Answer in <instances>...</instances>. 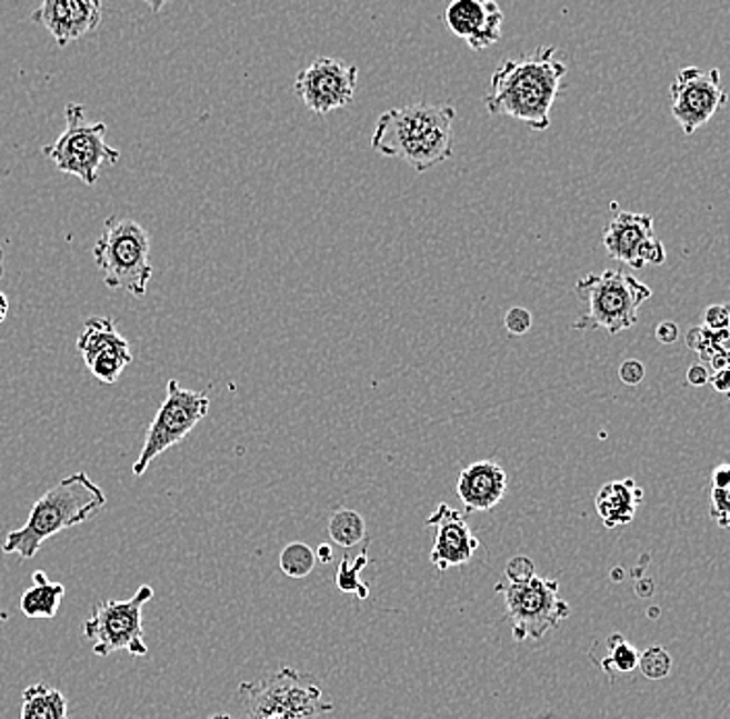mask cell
<instances>
[{"mask_svg": "<svg viewBox=\"0 0 730 719\" xmlns=\"http://www.w3.org/2000/svg\"><path fill=\"white\" fill-rule=\"evenodd\" d=\"M564 76L567 64L559 61L557 47H538L531 54L498 67L483 107L494 117H509L533 131H546Z\"/></svg>", "mask_w": 730, "mask_h": 719, "instance_id": "obj_1", "label": "cell"}, {"mask_svg": "<svg viewBox=\"0 0 730 719\" xmlns=\"http://www.w3.org/2000/svg\"><path fill=\"white\" fill-rule=\"evenodd\" d=\"M454 117L449 104L390 108L376 123L372 148L387 158H401L418 172L434 169L452 156Z\"/></svg>", "mask_w": 730, "mask_h": 719, "instance_id": "obj_2", "label": "cell"}, {"mask_svg": "<svg viewBox=\"0 0 730 719\" xmlns=\"http://www.w3.org/2000/svg\"><path fill=\"white\" fill-rule=\"evenodd\" d=\"M107 506V493L90 475L79 471L59 481L33 505L28 522L2 541L4 553L31 560L50 537L73 529L96 517Z\"/></svg>", "mask_w": 730, "mask_h": 719, "instance_id": "obj_3", "label": "cell"}, {"mask_svg": "<svg viewBox=\"0 0 730 719\" xmlns=\"http://www.w3.org/2000/svg\"><path fill=\"white\" fill-rule=\"evenodd\" d=\"M576 292L586 301L588 311L579 316L573 328L579 332L607 330L610 337L633 328L639 320V309L653 294L636 276L612 268L579 278Z\"/></svg>", "mask_w": 730, "mask_h": 719, "instance_id": "obj_4", "label": "cell"}, {"mask_svg": "<svg viewBox=\"0 0 730 719\" xmlns=\"http://www.w3.org/2000/svg\"><path fill=\"white\" fill-rule=\"evenodd\" d=\"M150 232L131 218L110 216L93 246V260L109 289L146 297L152 278Z\"/></svg>", "mask_w": 730, "mask_h": 719, "instance_id": "obj_5", "label": "cell"}, {"mask_svg": "<svg viewBox=\"0 0 730 719\" xmlns=\"http://www.w3.org/2000/svg\"><path fill=\"white\" fill-rule=\"evenodd\" d=\"M239 697L249 719H318L332 711L316 678L289 666L260 682H243Z\"/></svg>", "mask_w": 730, "mask_h": 719, "instance_id": "obj_6", "label": "cell"}, {"mask_svg": "<svg viewBox=\"0 0 730 719\" xmlns=\"http://www.w3.org/2000/svg\"><path fill=\"white\" fill-rule=\"evenodd\" d=\"M497 591L502 593L507 618L513 622V639L519 643L542 641L571 616L557 579L533 575L526 581L500 582Z\"/></svg>", "mask_w": 730, "mask_h": 719, "instance_id": "obj_7", "label": "cell"}, {"mask_svg": "<svg viewBox=\"0 0 730 719\" xmlns=\"http://www.w3.org/2000/svg\"><path fill=\"white\" fill-rule=\"evenodd\" d=\"M154 597L150 585H141L129 599H107L93 606L92 616L83 622V635L92 643L93 656L107 658L127 651L136 658L148 656L143 639V606Z\"/></svg>", "mask_w": 730, "mask_h": 719, "instance_id": "obj_8", "label": "cell"}, {"mask_svg": "<svg viewBox=\"0 0 730 719\" xmlns=\"http://www.w3.org/2000/svg\"><path fill=\"white\" fill-rule=\"evenodd\" d=\"M64 117V133L52 146L42 148V152L61 172L73 174L86 184H93L100 177V170L119 162L121 152L107 143V124L86 123L81 104H67Z\"/></svg>", "mask_w": 730, "mask_h": 719, "instance_id": "obj_9", "label": "cell"}, {"mask_svg": "<svg viewBox=\"0 0 730 719\" xmlns=\"http://www.w3.org/2000/svg\"><path fill=\"white\" fill-rule=\"evenodd\" d=\"M210 409V398L206 392L186 390L177 380L167 383V398L156 411L154 421L148 428L143 440L140 459L133 465V475L141 477L156 457L167 452L169 448L186 440L193 428L202 421Z\"/></svg>", "mask_w": 730, "mask_h": 719, "instance_id": "obj_10", "label": "cell"}, {"mask_svg": "<svg viewBox=\"0 0 730 719\" xmlns=\"http://www.w3.org/2000/svg\"><path fill=\"white\" fill-rule=\"evenodd\" d=\"M670 100L674 121L681 124L684 136H693L703 124L712 121L720 108L727 107L720 71H700L698 67L679 71L670 86Z\"/></svg>", "mask_w": 730, "mask_h": 719, "instance_id": "obj_11", "label": "cell"}, {"mask_svg": "<svg viewBox=\"0 0 730 719\" xmlns=\"http://www.w3.org/2000/svg\"><path fill=\"white\" fill-rule=\"evenodd\" d=\"M358 76L356 64L320 57L297 73L296 93L313 114L324 117L332 110L353 104Z\"/></svg>", "mask_w": 730, "mask_h": 719, "instance_id": "obj_12", "label": "cell"}, {"mask_svg": "<svg viewBox=\"0 0 730 719\" xmlns=\"http://www.w3.org/2000/svg\"><path fill=\"white\" fill-rule=\"evenodd\" d=\"M602 243L612 260L627 263L636 270L648 263L660 266L667 260V249L653 232V218L650 214L619 212L604 230Z\"/></svg>", "mask_w": 730, "mask_h": 719, "instance_id": "obj_13", "label": "cell"}, {"mask_svg": "<svg viewBox=\"0 0 730 719\" xmlns=\"http://www.w3.org/2000/svg\"><path fill=\"white\" fill-rule=\"evenodd\" d=\"M78 351L100 383H114L133 361L127 338L110 318H90L78 338Z\"/></svg>", "mask_w": 730, "mask_h": 719, "instance_id": "obj_14", "label": "cell"}, {"mask_svg": "<svg viewBox=\"0 0 730 719\" xmlns=\"http://www.w3.org/2000/svg\"><path fill=\"white\" fill-rule=\"evenodd\" d=\"M426 527L434 529V548L430 562L438 570L466 567L467 562L482 548V541L471 533L467 515L449 505H438L428 517Z\"/></svg>", "mask_w": 730, "mask_h": 719, "instance_id": "obj_15", "label": "cell"}, {"mask_svg": "<svg viewBox=\"0 0 730 719\" xmlns=\"http://www.w3.org/2000/svg\"><path fill=\"white\" fill-rule=\"evenodd\" d=\"M444 26L476 52L497 44L502 36V9L494 0H454L444 9Z\"/></svg>", "mask_w": 730, "mask_h": 719, "instance_id": "obj_16", "label": "cell"}, {"mask_svg": "<svg viewBox=\"0 0 730 719\" xmlns=\"http://www.w3.org/2000/svg\"><path fill=\"white\" fill-rule=\"evenodd\" d=\"M31 21L44 26L64 48L100 26L102 4L98 0H47L33 11Z\"/></svg>", "mask_w": 730, "mask_h": 719, "instance_id": "obj_17", "label": "cell"}, {"mask_svg": "<svg viewBox=\"0 0 730 719\" xmlns=\"http://www.w3.org/2000/svg\"><path fill=\"white\" fill-rule=\"evenodd\" d=\"M509 488V477L497 460H478L467 465L457 479V493L467 512H488L497 508Z\"/></svg>", "mask_w": 730, "mask_h": 719, "instance_id": "obj_18", "label": "cell"}, {"mask_svg": "<svg viewBox=\"0 0 730 719\" xmlns=\"http://www.w3.org/2000/svg\"><path fill=\"white\" fill-rule=\"evenodd\" d=\"M641 502L643 491L639 490L633 479L608 481L596 493V512L607 529H617L636 519Z\"/></svg>", "mask_w": 730, "mask_h": 719, "instance_id": "obj_19", "label": "cell"}, {"mask_svg": "<svg viewBox=\"0 0 730 719\" xmlns=\"http://www.w3.org/2000/svg\"><path fill=\"white\" fill-rule=\"evenodd\" d=\"M31 581L33 585L21 596V612L28 618H54L61 608L64 587L61 582L48 581L47 572L42 570H36Z\"/></svg>", "mask_w": 730, "mask_h": 719, "instance_id": "obj_20", "label": "cell"}, {"mask_svg": "<svg viewBox=\"0 0 730 719\" xmlns=\"http://www.w3.org/2000/svg\"><path fill=\"white\" fill-rule=\"evenodd\" d=\"M21 719H69L67 699L44 682L31 685L21 695Z\"/></svg>", "mask_w": 730, "mask_h": 719, "instance_id": "obj_21", "label": "cell"}, {"mask_svg": "<svg viewBox=\"0 0 730 719\" xmlns=\"http://www.w3.org/2000/svg\"><path fill=\"white\" fill-rule=\"evenodd\" d=\"M328 536L334 546H339L344 551L356 548L358 543L368 539L366 521L356 510L337 508L328 521Z\"/></svg>", "mask_w": 730, "mask_h": 719, "instance_id": "obj_22", "label": "cell"}, {"mask_svg": "<svg viewBox=\"0 0 730 719\" xmlns=\"http://www.w3.org/2000/svg\"><path fill=\"white\" fill-rule=\"evenodd\" d=\"M368 546H370V539H366V546L361 548L356 560H351L349 551H344L339 570H337V579H334L337 587L341 589L342 593L356 596V599H368L370 597V587L363 585L361 579H359L361 570L368 567V562H370Z\"/></svg>", "mask_w": 730, "mask_h": 719, "instance_id": "obj_23", "label": "cell"}, {"mask_svg": "<svg viewBox=\"0 0 730 719\" xmlns=\"http://www.w3.org/2000/svg\"><path fill=\"white\" fill-rule=\"evenodd\" d=\"M607 658L596 659V663L607 672L608 678H612L614 672H633L638 668L639 651L621 632H614L607 639Z\"/></svg>", "mask_w": 730, "mask_h": 719, "instance_id": "obj_24", "label": "cell"}, {"mask_svg": "<svg viewBox=\"0 0 730 719\" xmlns=\"http://www.w3.org/2000/svg\"><path fill=\"white\" fill-rule=\"evenodd\" d=\"M316 553L308 543L303 541H293L284 550L280 551L279 567L289 579L301 581L310 577L316 568Z\"/></svg>", "mask_w": 730, "mask_h": 719, "instance_id": "obj_25", "label": "cell"}, {"mask_svg": "<svg viewBox=\"0 0 730 719\" xmlns=\"http://www.w3.org/2000/svg\"><path fill=\"white\" fill-rule=\"evenodd\" d=\"M638 668L646 678L662 680L672 670V658L664 647L652 645L639 653Z\"/></svg>", "mask_w": 730, "mask_h": 719, "instance_id": "obj_26", "label": "cell"}, {"mask_svg": "<svg viewBox=\"0 0 730 719\" xmlns=\"http://www.w3.org/2000/svg\"><path fill=\"white\" fill-rule=\"evenodd\" d=\"M531 323H533V316H531V311H528L526 307H513V309H509L507 316H504V326H507V330H509L513 337H523V334H528Z\"/></svg>", "mask_w": 730, "mask_h": 719, "instance_id": "obj_27", "label": "cell"}, {"mask_svg": "<svg viewBox=\"0 0 730 719\" xmlns=\"http://www.w3.org/2000/svg\"><path fill=\"white\" fill-rule=\"evenodd\" d=\"M729 490H716V488H712V506H710V515H712V519L718 522L720 529H727V527H729Z\"/></svg>", "mask_w": 730, "mask_h": 719, "instance_id": "obj_28", "label": "cell"}, {"mask_svg": "<svg viewBox=\"0 0 730 719\" xmlns=\"http://www.w3.org/2000/svg\"><path fill=\"white\" fill-rule=\"evenodd\" d=\"M729 307L712 306L706 309L703 316V328L710 332H720V330H729Z\"/></svg>", "mask_w": 730, "mask_h": 719, "instance_id": "obj_29", "label": "cell"}, {"mask_svg": "<svg viewBox=\"0 0 730 719\" xmlns=\"http://www.w3.org/2000/svg\"><path fill=\"white\" fill-rule=\"evenodd\" d=\"M504 575H507V581H526L536 575V568L528 556H517L507 565Z\"/></svg>", "mask_w": 730, "mask_h": 719, "instance_id": "obj_30", "label": "cell"}, {"mask_svg": "<svg viewBox=\"0 0 730 719\" xmlns=\"http://www.w3.org/2000/svg\"><path fill=\"white\" fill-rule=\"evenodd\" d=\"M619 376H621L622 383L638 386L646 378V368H643V363L638 361V359H627V361H622Z\"/></svg>", "mask_w": 730, "mask_h": 719, "instance_id": "obj_31", "label": "cell"}, {"mask_svg": "<svg viewBox=\"0 0 730 719\" xmlns=\"http://www.w3.org/2000/svg\"><path fill=\"white\" fill-rule=\"evenodd\" d=\"M687 382H689V386H693V388H701V386L710 382V369H708V366H703L700 361L696 366H691L689 371H687Z\"/></svg>", "mask_w": 730, "mask_h": 719, "instance_id": "obj_32", "label": "cell"}, {"mask_svg": "<svg viewBox=\"0 0 730 719\" xmlns=\"http://www.w3.org/2000/svg\"><path fill=\"white\" fill-rule=\"evenodd\" d=\"M656 338H658L662 344H672V342H677V340H679V328H677V323H658V328H656Z\"/></svg>", "mask_w": 730, "mask_h": 719, "instance_id": "obj_33", "label": "cell"}, {"mask_svg": "<svg viewBox=\"0 0 730 719\" xmlns=\"http://www.w3.org/2000/svg\"><path fill=\"white\" fill-rule=\"evenodd\" d=\"M730 486V469L727 462H722L718 469L712 473V488L716 490H729Z\"/></svg>", "mask_w": 730, "mask_h": 719, "instance_id": "obj_34", "label": "cell"}, {"mask_svg": "<svg viewBox=\"0 0 730 719\" xmlns=\"http://www.w3.org/2000/svg\"><path fill=\"white\" fill-rule=\"evenodd\" d=\"M708 383H712V388H714L716 392L727 395L730 390L729 369H722V371L710 373V382Z\"/></svg>", "mask_w": 730, "mask_h": 719, "instance_id": "obj_35", "label": "cell"}, {"mask_svg": "<svg viewBox=\"0 0 730 719\" xmlns=\"http://www.w3.org/2000/svg\"><path fill=\"white\" fill-rule=\"evenodd\" d=\"M701 342H703V326H698V328H691L689 334H687V347L691 351H700Z\"/></svg>", "mask_w": 730, "mask_h": 719, "instance_id": "obj_36", "label": "cell"}, {"mask_svg": "<svg viewBox=\"0 0 730 719\" xmlns=\"http://www.w3.org/2000/svg\"><path fill=\"white\" fill-rule=\"evenodd\" d=\"M313 553H316V560H318V562H322V565L332 562V548H330L328 543H322V546L318 548V551H313Z\"/></svg>", "mask_w": 730, "mask_h": 719, "instance_id": "obj_37", "label": "cell"}, {"mask_svg": "<svg viewBox=\"0 0 730 719\" xmlns=\"http://www.w3.org/2000/svg\"><path fill=\"white\" fill-rule=\"evenodd\" d=\"M9 299L4 292H0V322H4V318L9 316Z\"/></svg>", "mask_w": 730, "mask_h": 719, "instance_id": "obj_38", "label": "cell"}, {"mask_svg": "<svg viewBox=\"0 0 730 719\" xmlns=\"http://www.w3.org/2000/svg\"><path fill=\"white\" fill-rule=\"evenodd\" d=\"M210 719H233L229 713H217V716H212Z\"/></svg>", "mask_w": 730, "mask_h": 719, "instance_id": "obj_39", "label": "cell"}]
</instances>
